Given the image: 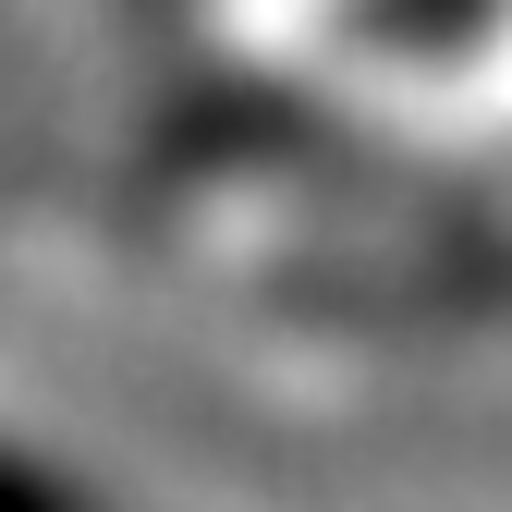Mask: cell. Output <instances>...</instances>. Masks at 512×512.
<instances>
[{"instance_id": "1", "label": "cell", "mask_w": 512, "mask_h": 512, "mask_svg": "<svg viewBox=\"0 0 512 512\" xmlns=\"http://www.w3.org/2000/svg\"><path fill=\"white\" fill-rule=\"evenodd\" d=\"M0 512H74V500H61L49 476H25V464H0Z\"/></svg>"}]
</instances>
